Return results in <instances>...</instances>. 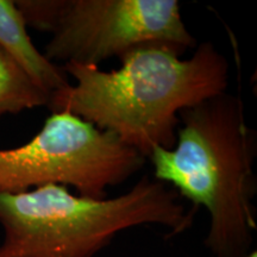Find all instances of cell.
<instances>
[{"label": "cell", "instance_id": "3957f363", "mask_svg": "<svg viewBox=\"0 0 257 257\" xmlns=\"http://www.w3.org/2000/svg\"><path fill=\"white\" fill-rule=\"evenodd\" d=\"M195 212L175 189L147 176L115 198L75 195L61 185L0 193V257H94L133 227L160 225L170 237L184 233Z\"/></svg>", "mask_w": 257, "mask_h": 257}, {"label": "cell", "instance_id": "8992f818", "mask_svg": "<svg viewBox=\"0 0 257 257\" xmlns=\"http://www.w3.org/2000/svg\"><path fill=\"white\" fill-rule=\"evenodd\" d=\"M27 28L16 3L0 0V48L49 95L66 88L70 83L68 75L62 67L48 60L35 47Z\"/></svg>", "mask_w": 257, "mask_h": 257}, {"label": "cell", "instance_id": "6da1fadb", "mask_svg": "<svg viewBox=\"0 0 257 257\" xmlns=\"http://www.w3.org/2000/svg\"><path fill=\"white\" fill-rule=\"evenodd\" d=\"M184 49L144 43L123 54L120 68L101 70L91 64L66 63L74 83L50 95L53 112L78 115L149 159L156 148L172 149L179 113L226 92L229 62L212 42Z\"/></svg>", "mask_w": 257, "mask_h": 257}, {"label": "cell", "instance_id": "277c9868", "mask_svg": "<svg viewBox=\"0 0 257 257\" xmlns=\"http://www.w3.org/2000/svg\"><path fill=\"white\" fill-rule=\"evenodd\" d=\"M27 27L51 34V62L99 67L144 43L197 48L178 0H18Z\"/></svg>", "mask_w": 257, "mask_h": 257}, {"label": "cell", "instance_id": "5b68a950", "mask_svg": "<svg viewBox=\"0 0 257 257\" xmlns=\"http://www.w3.org/2000/svg\"><path fill=\"white\" fill-rule=\"evenodd\" d=\"M146 160L78 115L53 112L28 143L0 149V193L61 185L82 197L104 199L108 187L136 174Z\"/></svg>", "mask_w": 257, "mask_h": 257}, {"label": "cell", "instance_id": "7a4b0ae2", "mask_svg": "<svg viewBox=\"0 0 257 257\" xmlns=\"http://www.w3.org/2000/svg\"><path fill=\"white\" fill-rule=\"evenodd\" d=\"M256 156L243 99L224 92L180 111L175 146L156 148L149 157L157 181L173 186L195 210H207L204 245L213 257H245L253 250Z\"/></svg>", "mask_w": 257, "mask_h": 257}, {"label": "cell", "instance_id": "ba28073f", "mask_svg": "<svg viewBox=\"0 0 257 257\" xmlns=\"http://www.w3.org/2000/svg\"><path fill=\"white\" fill-rule=\"evenodd\" d=\"M245 257H257V251H256V250H255V249H253V250H252V251H251V252H250V253H249V255H246Z\"/></svg>", "mask_w": 257, "mask_h": 257}, {"label": "cell", "instance_id": "52a82bcc", "mask_svg": "<svg viewBox=\"0 0 257 257\" xmlns=\"http://www.w3.org/2000/svg\"><path fill=\"white\" fill-rule=\"evenodd\" d=\"M50 95L38 87L19 64L0 48V115L48 105Z\"/></svg>", "mask_w": 257, "mask_h": 257}]
</instances>
